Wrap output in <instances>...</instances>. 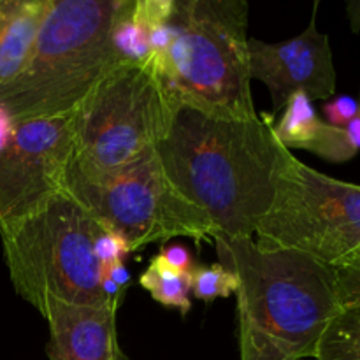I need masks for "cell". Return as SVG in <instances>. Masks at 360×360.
<instances>
[{
	"instance_id": "obj_1",
	"label": "cell",
	"mask_w": 360,
	"mask_h": 360,
	"mask_svg": "<svg viewBox=\"0 0 360 360\" xmlns=\"http://www.w3.org/2000/svg\"><path fill=\"white\" fill-rule=\"evenodd\" d=\"M274 116L236 120L178 104L155 146L176 192L217 236L253 238L292 151L274 136Z\"/></svg>"
},
{
	"instance_id": "obj_2",
	"label": "cell",
	"mask_w": 360,
	"mask_h": 360,
	"mask_svg": "<svg viewBox=\"0 0 360 360\" xmlns=\"http://www.w3.org/2000/svg\"><path fill=\"white\" fill-rule=\"evenodd\" d=\"M238 281L241 360L315 359L316 345L343 306L334 267L253 238H213Z\"/></svg>"
},
{
	"instance_id": "obj_3",
	"label": "cell",
	"mask_w": 360,
	"mask_h": 360,
	"mask_svg": "<svg viewBox=\"0 0 360 360\" xmlns=\"http://www.w3.org/2000/svg\"><path fill=\"white\" fill-rule=\"evenodd\" d=\"M120 0H51L27 63L0 88L16 125L70 116L120 63L111 42Z\"/></svg>"
},
{
	"instance_id": "obj_4",
	"label": "cell",
	"mask_w": 360,
	"mask_h": 360,
	"mask_svg": "<svg viewBox=\"0 0 360 360\" xmlns=\"http://www.w3.org/2000/svg\"><path fill=\"white\" fill-rule=\"evenodd\" d=\"M171 44L150 69L174 105L224 118H257L248 70L245 0H174Z\"/></svg>"
},
{
	"instance_id": "obj_5",
	"label": "cell",
	"mask_w": 360,
	"mask_h": 360,
	"mask_svg": "<svg viewBox=\"0 0 360 360\" xmlns=\"http://www.w3.org/2000/svg\"><path fill=\"white\" fill-rule=\"evenodd\" d=\"M101 224L67 192L0 229L4 260L21 299L42 313L48 301L104 304L94 252Z\"/></svg>"
},
{
	"instance_id": "obj_6",
	"label": "cell",
	"mask_w": 360,
	"mask_h": 360,
	"mask_svg": "<svg viewBox=\"0 0 360 360\" xmlns=\"http://www.w3.org/2000/svg\"><path fill=\"white\" fill-rule=\"evenodd\" d=\"M174 102L146 65L118 63L72 112L69 172L97 183L155 151L171 123Z\"/></svg>"
},
{
	"instance_id": "obj_7",
	"label": "cell",
	"mask_w": 360,
	"mask_h": 360,
	"mask_svg": "<svg viewBox=\"0 0 360 360\" xmlns=\"http://www.w3.org/2000/svg\"><path fill=\"white\" fill-rule=\"evenodd\" d=\"M255 236L260 248L290 250L338 269L360 248V185L290 155Z\"/></svg>"
},
{
	"instance_id": "obj_8",
	"label": "cell",
	"mask_w": 360,
	"mask_h": 360,
	"mask_svg": "<svg viewBox=\"0 0 360 360\" xmlns=\"http://www.w3.org/2000/svg\"><path fill=\"white\" fill-rule=\"evenodd\" d=\"M63 192L81 204L105 231L118 234L130 252L174 238L213 239L207 218L186 202L162 171L157 153L102 181L90 183L67 171Z\"/></svg>"
},
{
	"instance_id": "obj_9",
	"label": "cell",
	"mask_w": 360,
	"mask_h": 360,
	"mask_svg": "<svg viewBox=\"0 0 360 360\" xmlns=\"http://www.w3.org/2000/svg\"><path fill=\"white\" fill-rule=\"evenodd\" d=\"M72 157V115L20 123L0 151V229L62 193Z\"/></svg>"
},
{
	"instance_id": "obj_10",
	"label": "cell",
	"mask_w": 360,
	"mask_h": 360,
	"mask_svg": "<svg viewBox=\"0 0 360 360\" xmlns=\"http://www.w3.org/2000/svg\"><path fill=\"white\" fill-rule=\"evenodd\" d=\"M319 6L315 2L308 27L288 41L248 39L250 77L269 88L274 115L283 111L297 91H304L309 101H326L336 94V69L329 35L316 28Z\"/></svg>"
},
{
	"instance_id": "obj_11",
	"label": "cell",
	"mask_w": 360,
	"mask_h": 360,
	"mask_svg": "<svg viewBox=\"0 0 360 360\" xmlns=\"http://www.w3.org/2000/svg\"><path fill=\"white\" fill-rule=\"evenodd\" d=\"M116 311L98 306L48 301L41 315L49 327V360H129L116 334Z\"/></svg>"
},
{
	"instance_id": "obj_12",
	"label": "cell",
	"mask_w": 360,
	"mask_h": 360,
	"mask_svg": "<svg viewBox=\"0 0 360 360\" xmlns=\"http://www.w3.org/2000/svg\"><path fill=\"white\" fill-rule=\"evenodd\" d=\"M274 136L281 146L292 150H308L329 162H348L359 153L347 129L333 127L319 118L311 101L304 91L290 97L283 115L274 123Z\"/></svg>"
},
{
	"instance_id": "obj_13",
	"label": "cell",
	"mask_w": 360,
	"mask_h": 360,
	"mask_svg": "<svg viewBox=\"0 0 360 360\" xmlns=\"http://www.w3.org/2000/svg\"><path fill=\"white\" fill-rule=\"evenodd\" d=\"M51 0H0V88L27 63Z\"/></svg>"
},
{
	"instance_id": "obj_14",
	"label": "cell",
	"mask_w": 360,
	"mask_h": 360,
	"mask_svg": "<svg viewBox=\"0 0 360 360\" xmlns=\"http://www.w3.org/2000/svg\"><path fill=\"white\" fill-rule=\"evenodd\" d=\"M174 0H120L111 42L120 63L150 67V27L171 16Z\"/></svg>"
},
{
	"instance_id": "obj_15",
	"label": "cell",
	"mask_w": 360,
	"mask_h": 360,
	"mask_svg": "<svg viewBox=\"0 0 360 360\" xmlns=\"http://www.w3.org/2000/svg\"><path fill=\"white\" fill-rule=\"evenodd\" d=\"M315 360H360V299L334 315L316 345Z\"/></svg>"
},
{
	"instance_id": "obj_16",
	"label": "cell",
	"mask_w": 360,
	"mask_h": 360,
	"mask_svg": "<svg viewBox=\"0 0 360 360\" xmlns=\"http://www.w3.org/2000/svg\"><path fill=\"white\" fill-rule=\"evenodd\" d=\"M141 287L146 288L151 297L160 304L169 306L186 315L192 308V273H181L169 267L160 257L151 259L148 269L139 278Z\"/></svg>"
},
{
	"instance_id": "obj_17",
	"label": "cell",
	"mask_w": 360,
	"mask_h": 360,
	"mask_svg": "<svg viewBox=\"0 0 360 360\" xmlns=\"http://www.w3.org/2000/svg\"><path fill=\"white\" fill-rule=\"evenodd\" d=\"M234 292H238L236 276L220 262L195 267L192 271V294L199 301L210 304L214 299H225Z\"/></svg>"
},
{
	"instance_id": "obj_18",
	"label": "cell",
	"mask_w": 360,
	"mask_h": 360,
	"mask_svg": "<svg viewBox=\"0 0 360 360\" xmlns=\"http://www.w3.org/2000/svg\"><path fill=\"white\" fill-rule=\"evenodd\" d=\"M94 252L101 267L111 266V264L123 262L130 255L127 243L118 234L111 231H102L94 243Z\"/></svg>"
},
{
	"instance_id": "obj_19",
	"label": "cell",
	"mask_w": 360,
	"mask_h": 360,
	"mask_svg": "<svg viewBox=\"0 0 360 360\" xmlns=\"http://www.w3.org/2000/svg\"><path fill=\"white\" fill-rule=\"evenodd\" d=\"M338 285H340L341 302L357 301L360 299V248L347 262L336 269Z\"/></svg>"
},
{
	"instance_id": "obj_20",
	"label": "cell",
	"mask_w": 360,
	"mask_h": 360,
	"mask_svg": "<svg viewBox=\"0 0 360 360\" xmlns=\"http://www.w3.org/2000/svg\"><path fill=\"white\" fill-rule=\"evenodd\" d=\"M323 112L329 120V125L345 129L352 120L359 116V104L350 95H341V97L327 102L323 105Z\"/></svg>"
},
{
	"instance_id": "obj_21",
	"label": "cell",
	"mask_w": 360,
	"mask_h": 360,
	"mask_svg": "<svg viewBox=\"0 0 360 360\" xmlns=\"http://www.w3.org/2000/svg\"><path fill=\"white\" fill-rule=\"evenodd\" d=\"M162 260L167 264L169 267L176 271H181V273H192L195 269V262H193V257L190 253V250L183 245H171L164 246L158 253Z\"/></svg>"
},
{
	"instance_id": "obj_22",
	"label": "cell",
	"mask_w": 360,
	"mask_h": 360,
	"mask_svg": "<svg viewBox=\"0 0 360 360\" xmlns=\"http://www.w3.org/2000/svg\"><path fill=\"white\" fill-rule=\"evenodd\" d=\"M102 274H105V276L109 278L111 281H115L116 285H118L120 288H122L123 292L129 288L130 285V273L127 271L125 264L123 262H116V264H111V266H105L102 267Z\"/></svg>"
},
{
	"instance_id": "obj_23",
	"label": "cell",
	"mask_w": 360,
	"mask_h": 360,
	"mask_svg": "<svg viewBox=\"0 0 360 360\" xmlns=\"http://www.w3.org/2000/svg\"><path fill=\"white\" fill-rule=\"evenodd\" d=\"M16 122L13 120V116L6 111L4 105H0V151L7 146V143L13 137L14 130H16Z\"/></svg>"
},
{
	"instance_id": "obj_24",
	"label": "cell",
	"mask_w": 360,
	"mask_h": 360,
	"mask_svg": "<svg viewBox=\"0 0 360 360\" xmlns=\"http://www.w3.org/2000/svg\"><path fill=\"white\" fill-rule=\"evenodd\" d=\"M347 13H348V20H350L352 30L355 34L360 32V2H348L347 4Z\"/></svg>"
},
{
	"instance_id": "obj_25",
	"label": "cell",
	"mask_w": 360,
	"mask_h": 360,
	"mask_svg": "<svg viewBox=\"0 0 360 360\" xmlns=\"http://www.w3.org/2000/svg\"><path fill=\"white\" fill-rule=\"evenodd\" d=\"M345 129L348 130V134H350L352 141L355 143V146H357V150L360 151V116H357V118L352 120L350 123H348Z\"/></svg>"
},
{
	"instance_id": "obj_26",
	"label": "cell",
	"mask_w": 360,
	"mask_h": 360,
	"mask_svg": "<svg viewBox=\"0 0 360 360\" xmlns=\"http://www.w3.org/2000/svg\"><path fill=\"white\" fill-rule=\"evenodd\" d=\"M359 116H360V105H359Z\"/></svg>"
}]
</instances>
